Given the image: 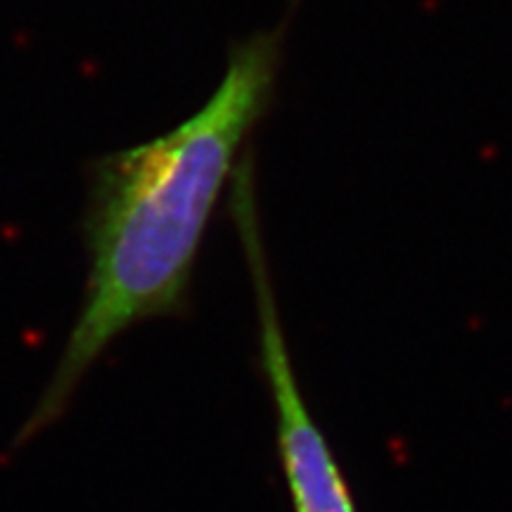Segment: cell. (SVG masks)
<instances>
[{"label":"cell","instance_id":"2","mask_svg":"<svg viewBox=\"0 0 512 512\" xmlns=\"http://www.w3.org/2000/svg\"><path fill=\"white\" fill-rule=\"evenodd\" d=\"M230 190H233L230 209L254 285L259 361L273 403L275 444H278L292 512H358L354 491L339 465L335 448L330 446V439L311 413L294 370L290 344L275 304L271 268H268L259 211H256L254 174L249 166L233 176Z\"/></svg>","mask_w":512,"mask_h":512},{"label":"cell","instance_id":"1","mask_svg":"<svg viewBox=\"0 0 512 512\" xmlns=\"http://www.w3.org/2000/svg\"><path fill=\"white\" fill-rule=\"evenodd\" d=\"M283 43V27L235 43L219 88L190 119L91 164L81 309L12 448L31 444L67 415L81 384L124 332L147 320L188 316L211 211L249 133L271 107Z\"/></svg>","mask_w":512,"mask_h":512}]
</instances>
